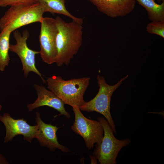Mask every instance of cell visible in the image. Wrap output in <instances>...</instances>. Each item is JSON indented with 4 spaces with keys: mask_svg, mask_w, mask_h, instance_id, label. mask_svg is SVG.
<instances>
[{
    "mask_svg": "<svg viewBox=\"0 0 164 164\" xmlns=\"http://www.w3.org/2000/svg\"><path fill=\"white\" fill-rule=\"evenodd\" d=\"M55 19L58 30L55 63L59 67L63 64L68 65L81 46L83 27L82 24L74 20L67 22L59 16Z\"/></svg>",
    "mask_w": 164,
    "mask_h": 164,
    "instance_id": "1",
    "label": "cell"
},
{
    "mask_svg": "<svg viewBox=\"0 0 164 164\" xmlns=\"http://www.w3.org/2000/svg\"><path fill=\"white\" fill-rule=\"evenodd\" d=\"M90 78L84 77L65 80L60 76L48 77V88L62 101L65 104L80 108L86 102L84 96L89 85Z\"/></svg>",
    "mask_w": 164,
    "mask_h": 164,
    "instance_id": "2",
    "label": "cell"
},
{
    "mask_svg": "<svg viewBox=\"0 0 164 164\" xmlns=\"http://www.w3.org/2000/svg\"><path fill=\"white\" fill-rule=\"evenodd\" d=\"M44 13L43 6L39 2L10 6L0 19L1 32L7 30L12 32L27 25L40 23Z\"/></svg>",
    "mask_w": 164,
    "mask_h": 164,
    "instance_id": "3",
    "label": "cell"
},
{
    "mask_svg": "<svg viewBox=\"0 0 164 164\" xmlns=\"http://www.w3.org/2000/svg\"><path fill=\"white\" fill-rule=\"evenodd\" d=\"M128 76L127 75L123 77L114 85H110L106 83L103 77L98 75L97 79L99 88L97 94L93 99L86 102L79 108L81 111L88 112L95 111L103 115L115 134H117L115 124L110 111L111 97L113 92Z\"/></svg>",
    "mask_w": 164,
    "mask_h": 164,
    "instance_id": "4",
    "label": "cell"
},
{
    "mask_svg": "<svg viewBox=\"0 0 164 164\" xmlns=\"http://www.w3.org/2000/svg\"><path fill=\"white\" fill-rule=\"evenodd\" d=\"M97 119L103 128L104 136L101 142L96 144L93 152L100 164H116L117 156L121 149L131 142L129 138L118 140L115 138L108 121L102 117Z\"/></svg>",
    "mask_w": 164,
    "mask_h": 164,
    "instance_id": "5",
    "label": "cell"
},
{
    "mask_svg": "<svg viewBox=\"0 0 164 164\" xmlns=\"http://www.w3.org/2000/svg\"><path fill=\"white\" fill-rule=\"evenodd\" d=\"M75 115L74 122L71 127L73 131L84 139L87 148L90 150L95 144L100 143L104 136V130L100 121L86 118L79 108L72 107Z\"/></svg>",
    "mask_w": 164,
    "mask_h": 164,
    "instance_id": "6",
    "label": "cell"
},
{
    "mask_svg": "<svg viewBox=\"0 0 164 164\" xmlns=\"http://www.w3.org/2000/svg\"><path fill=\"white\" fill-rule=\"evenodd\" d=\"M41 23L39 36V53L42 60L51 64L55 63L57 55L56 39L58 28L55 19L43 17Z\"/></svg>",
    "mask_w": 164,
    "mask_h": 164,
    "instance_id": "7",
    "label": "cell"
},
{
    "mask_svg": "<svg viewBox=\"0 0 164 164\" xmlns=\"http://www.w3.org/2000/svg\"><path fill=\"white\" fill-rule=\"evenodd\" d=\"M29 36V33L27 30H23L22 34L18 30L14 31L13 36L16 43L15 45L10 44L9 50L16 53L20 59L25 77H27L29 72H33L41 77L43 83H46L35 65V55L39 53V52L30 49L27 44Z\"/></svg>",
    "mask_w": 164,
    "mask_h": 164,
    "instance_id": "8",
    "label": "cell"
},
{
    "mask_svg": "<svg viewBox=\"0 0 164 164\" xmlns=\"http://www.w3.org/2000/svg\"><path fill=\"white\" fill-rule=\"evenodd\" d=\"M0 121L4 125L6 130V135L4 142L11 141L18 135H22L23 139L31 142L33 138H36L38 131L37 125L31 126L22 118L15 119L7 113L0 116Z\"/></svg>",
    "mask_w": 164,
    "mask_h": 164,
    "instance_id": "9",
    "label": "cell"
},
{
    "mask_svg": "<svg viewBox=\"0 0 164 164\" xmlns=\"http://www.w3.org/2000/svg\"><path fill=\"white\" fill-rule=\"evenodd\" d=\"M36 114V122L38 126V131L36 138L40 145L46 147L51 151L58 149L65 153L71 152L68 148L59 143L56 135L58 128L50 124L45 123L41 119L39 112L37 111Z\"/></svg>",
    "mask_w": 164,
    "mask_h": 164,
    "instance_id": "10",
    "label": "cell"
},
{
    "mask_svg": "<svg viewBox=\"0 0 164 164\" xmlns=\"http://www.w3.org/2000/svg\"><path fill=\"white\" fill-rule=\"evenodd\" d=\"M34 87L37 92V98L33 103L27 105L29 111L36 108L46 106L56 110L60 113L59 115H63L67 118L70 117V114L64 108V102L54 93L42 85L34 84Z\"/></svg>",
    "mask_w": 164,
    "mask_h": 164,
    "instance_id": "11",
    "label": "cell"
},
{
    "mask_svg": "<svg viewBox=\"0 0 164 164\" xmlns=\"http://www.w3.org/2000/svg\"><path fill=\"white\" fill-rule=\"evenodd\" d=\"M101 12L114 18L126 15L134 9L135 0H88Z\"/></svg>",
    "mask_w": 164,
    "mask_h": 164,
    "instance_id": "12",
    "label": "cell"
},
{
    "mask_svg": "<svg viewBox=\"0 0 164 164\" xmlns=\"http://www.w3.org/2000/svg\"><path fill=\"white\" fill-rule=\"evenodd\" d=\"M43 7L45 12H49L52 14H62L67 16L73 20L82 25L83 19L77 18L70 13L65 6V0H37Z\"/></svg>",
    "mask_w": 164,
    "mask_h": 164,
    "instance_id": "13",
    "label": "cell"
},
{
    "mask_svg": "<svg viewBox=\"0 0 164 164\" xmlns=\"http://www.w3.org/2000/svg\"><path fill=\"white\" fill-rule=\"evenodd\" d=\"M147 11L149 20L151 21L164 20V1L160 4L154 0H135Z\"/></svg>",
    "mask_w": 164,
    "mask_h": 164,
    "instance_id": "14",
    "label": "cell"
},
{
    "mask_svg": "<svg viewBox=\"0 0 164 164\" xmlns=\"http://www.w3.org/2000/svg\"><path fill=\"white\" fill-rule=\"evenodd\" d=\"M0 33V70L4 71L8 66L10 60L9 52V39L11 32L7 30Z\"/></svg>",
    "mask_w": 164,
    "mask_h": 164,
    "instance_id": "15",
    "label": "cell"
},
{
    "mask_svg": "<svg viewBox=\"0 0 164 164\" xmlns=\"http://www.w3.org/2000/svg\"><path fill=\"white\" fill-rule=\"evenodd\" d=\"M146 29L149 33L156 34L164 38V20L152 21L148 24Z\"/></svg>",
    "mask_w": 164,
    "mask_h": 164,
    "instance_id": "16",
    "label": "cell"
},
{
    "mask_svg": "<svg viewBox=\"0 0 164 164\" xmlns=\"http://www.w3.org/2000/svg\"><path fill=\"white\" fill-rule=\"evenodd\" d=\"M38 2L37 0H0V7L29 5Z\"/></svg>",
    "mask_w": 164,
    "mask_h": 164,
    "instance_id": "17",
    "label": "cell"
},
{
    "mask_svg": "<svg viewBox=\"0 0 164 164\" xmlns=\"http://www.w3.org/2000/svg\"><path fill=\"white\" fill-rule=\"evenodd\" d=\"M8 164V162L5 158L0 154V164Z\"/></svg>",
    "mask_w": 164,
    "mask_h": 164,
    "instance_id": "18",
    "label": "cell"
},
{
    "mask_svg": "<svg viewBox=\"0 0 164 164\" xmlns=\"http://www.w3.org/2000/svg\"><path fill=\"white\" fill-rule=\"evenodd\" d=\"M91 164H97V159L94 156H90Z\"/></svg>",
    "mask_w": 164,
    "mask_h": 164,
    "instance_id": "19",
    "label": "cell"
},
{
    "mask_svg": "<svg viewBox=\"0 0 164 164\" xmlns=\"http://www.w3.org/2000/svg\"><path fill=\"white\" fill-rule=\"evenodd\" d=\"M2 107L1 105H0V111L1 110Z\"/></svg>",
    "mask_w": 164,
    "mask_h": 164,
    "instance_id": "20",
    "label": "cell"
},
{
    "mask_svg": "<svg viewBox=\"0 0 164 164\" xmlns=\"http://www.w3.org/2000/svg\"><path fill=\"white\" fill-rule=\"evenodd\" d=\"M160 0V1H162V2L164 1V0Z\"/></svg>",
    "mask_w": 164,
    "mask_h": 164,
    "instance_id": "21",
    "label": "cell"
}]
</instances>
